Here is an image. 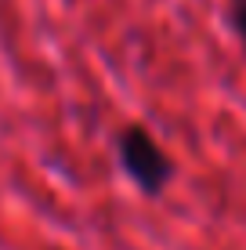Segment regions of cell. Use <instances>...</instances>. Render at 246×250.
I'll return each instance as SVG.
<instances>
[{"label":"cell","mask_w":246,"mask_h":250,"mask_svg":"<svg viewBox=\"0 0 246 250\" xmlns=\"http://www.w3.org/2000/svg\"><path fill=\"white\" fill-rule=\"evenodd\" d=\"M228 25H232V33L246 44V0H232V4H228Z\"/></svg>","instance_id":"cell-2"},{"label":"cell","mask_w":246,"mask_h":250,"mask_svg":"<svg viewBox=\"0 0 246 250\" xmlns=\"http://www.w3.org/2000/svg\"><path fill=\"white\" fill-rule=\"evenodd\" d=\"M116 156H120L123 174L145 196H159L174 178V163L163 152V145L152 138L145 124H131L116 134Z\"/></svg>","instance_id":"cell-1"}]
</instances>
